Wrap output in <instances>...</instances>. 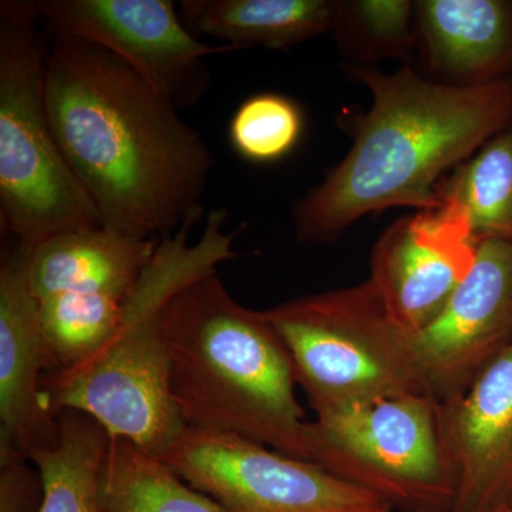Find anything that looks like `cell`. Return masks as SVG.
<instances>
[{"label": "cell", "instance_id": "6da1fadb", "mask_svg": "<svg viewBox=\"0 0 512 512\" xmlns=\"http://www.w3.org/2000/svg\"><path fill=\"white\" fill-rule=\"evenodd\" d=\"M47 35L50 123L103 228L160 239L202 214L215 165L204 137L109 50Z\"/></svg>", "mask_w": 512, "mask_h": 512}, {"label": "cell", "instance_id": "7a4b0ae2", "mask_svg": "<svg viewBox=\"0 0 512 512\" xmlns=\"http://www.w3.org/2000/svg\"><path fill=\"white\" fill-rule=\"evenodd\" d=\"M373 101L353 117L349 153L296 202L293 228L303 244H333L357 220L393 207H440L444 177L512 124L508 79L457 86L404 64L384 73L350 64Z\"/></svg>", "mask_w": 512, "mask_h": 512}, {"label": "cell", "instance_id": "3957f363", "mask_svg": "<svg viewBox=\"0 0 512 512\" xmlns=\"http://www.w3.org/2000/svg\"><path fill=\"white\" fill-rule=\"evenodd\" d=\"M163 320L171 394L185 426L312 461L295 367L264 312L241 305L215 271L181 289Z\"/></svg>", "mask_w": 512, "mask_h": 512}, {"label": "cell", "instance_id": "277c9868", "mask_svg": "<svg viewBox=\"0 0 512 512\" xmlns=\"http://www.w3.org/2000/svg\"><path fill=\"white\" fill-rule=\"evenodd\" d=\"M201 215L160 239L109 342L79 365L47 373L42 386L53 416L64 410L87 414L114 439L133 441L158 457L180 436L185 423L171 394L164 309L185 286L238 256L232 248L237 232L225 231V208L208 212L201 238L192 244Z\"/></svg>", "mask_w": 512, "mask_h": 512}, {"label": "cell", "instance_id": "5b68a950", "mask_svg": "<svg viewBox=\"0 0 512 512\" xmlns=\"http://www.w3.org/2000/svg\"><path fill=\"white\" fill-rule=\"evenodd\" d=\"M43 29L35 2L0 3V220L26 251L63 232L103 227L50 123Z\"/></svg>", "mask_w": 512, "mask_h": 512}, {"label": "cell", "instance_id": "8992f818", "mask_svg": "<svg viewBox=\"0 0 512 512\" xmlns=\"http://www.w3.org/2000/svg\"><path fill=\"white\" fill-rule=\"evenodd\" d=\"M262 312L284 340L298 386L316 416L380 397L423 393L406 333L390 318L370 279Z\"/></svg>", "mask_w": 512, "mask_h": 512}, {"label": "cell", "instance_id": "52a82bcc", "mask_svg": "<svg viewBox=\"0 0 512 512\" xmlns=\"http://www.w3.org/2000/svg\"><path fill=\"white\" fill-rule=\"evenodd\" d=\"M312 463L376 495L393 512H453L457 478L440 404L403 393L308 421Z\"/></svg>", "mask_w": 512, "mask_h": 512}, {"label": "cell", "instance_id": "ba28073f", "mask_svg": "<svg viewBox=\"0 0 512 512\" xmlns=\"http://www.w3.org/2000/svg\"><path fill=\"white\" fill-rule=\"evenodd\" d=\"M160 457L231 512H393L318 464L237 434L185 426Z\"/></svg>", "mask_w": 512, "mask_h": 512}, {"label": "cell", "instance_id": "9c48e42d", "mask_svg": "<svg viewBox=\"0 0 512 512\" xmlns=\"http://www.w3.org/2000/svg\"><path fill=\"white\" fill-rule=\"evenodd\" d=\"M47 30L109 50L177 110L197 106L211 86L205 57L238 52L207 45L185 28L173 0H39Z\"/></svg>", "mask_w": 512, "mask_h": 512}, {"label": "cell", "instance_id": "30bf717a", "mask_svg": "<svg viewBox=\"0 0 512 512\" xmlns=\"http://www.w3.org/2000/svg\"><path fill=\"white\" fill-rule=\"evenodd\" d=\"M511 342L512 241L483 239L470 274L433 322L407 336V349L421 390L441 404L466 392Z\"/></svg>", "mask_w": 512, "mask_h": 512}, {"label": "cell", "instance_id": "8fae6325", "mask_svg": "<svg viewBox=\"0 0 512 512\" xmlns=\"http://www.w3.org/2000/svg\"><path fill=\"white\" fill-rule=\"evenodd\" d=\"M478 242L463 211L446 201L384 229L369 279L397 328L414 335L437 318L473 269Z\"/></svg>", "mask_w": 512, "mask_h": 512}, {"label": "cell", "instance_id": "7c38bea8", "mask_svg": "<svg viewBox=\"0 0 512 512\" xmlns=\"http://www.w3.org/2000/svg\"><path fill=\"white\" fill-rule=\"evenodd\" d=\"M28 254L16 244L0 265V451L32 461L57 444V417L43 379L52 372L37 301L28 281Z\"/></svg>", "mask_w": 512, "mask_h": 512}, {"label": "cell", "instance_id": "4fadbf2b", "mask_svg": "<svg viewBox=\"0 0 512 512\" xmlns=\"http://www.w3.org/2000/svg\"><path fill=\"white\" fill-rule=\"evenodd\" d=\"M440 419L457 478L453 512L512 508V342L466 392L440 404Z\"/></svg>", "mask_w": 512, "mask_h": 512}, {"label": "cell", "instance_id": "5bb4252c", "mask_svg": "<svg viewBox=\"0 0 512 512\" xmlns=\"http://www.w3.org/2000/svg\"><path fill=\"white\" fill-rule=\"evenodd\" d=\"M414 19L431 72L444 83H491L512 66V2L420 0Z\"/></svg>", "mask_w": 512, "mask_h": 512}, {"label": "cell", "instance_id": "9a60e30c", "mask_svg": "<svg viewBox=\"0 0 512 512\" xmlns=\"http://www.w3.org/2000/svg\"><path fill=\"white\" fill-rule=\"evenodd\" d=\"M160 239L126 237L103 227L55 235L28 251L30 291L36 301L67 292L130 295Z\"/></svg>", "mask_w": 512, "mask_h": 512}, {"label": "cell", "instance_id": "2e32d148", "mask_svg": "<svg viewBox=\"0 0 512 512\" xmlns=\"http://www.w3.org/2000/svg\"><path fill=\"white\" fill-rule=\"evenodd\" d=\"M338 2L330 0H183L180 16L194 36L238 50L288 49L328 32Z\"/></svg>", "mask_w": 512, "mask_h": 512}, {"label": "cell", "instance_id": "e0dca14e", "mask_svg": "<svg viewBox=\"0 0 512 512\" xmlns=\"http://www.w3.org/2000/svg\"><path fill=\"white\" fill-rule=\"evenodd\" d=\"M100 512H231L195 490L133 441L111 437L99 483Z\"/></svg>", "mask_w": 512, "mask_h": 512}, {"label": "cell", "instance_id": "ac0fdd59", "mask_svg": "<svg viewBox=\"0 0 512 512\" xmlns=\"http://www.w3.org/2000/svg\"><path fill=\"white\" fill-rule=\"evenodd\" d=\"M57 444L33 458L45 485L42 512H100L101 468L111 436L87 414H57Z\"/></svg>", "mask_w": 512, "mask_h": 512}, {"label": "cell", "instance_id": "d6986e66", "mask_svg": "<svg viewBox=\"0 0 512 512\" xmlns=\"http://www.w3.org/2000/svg\"><path fill=\"white\" fill-rule=\"evenodd\" d=\"M439 197L463 211L478 241H512V124L444 178Z\"/></svg>", "mask_w": 512, "mask_h": 512}, {"label": "cell", "instance_id": "ffe728a7", "mask_svg": "<svg viewBox=\"0 0 512 512\" xmlns=\"http://www.w3.org/2000/svg\"><path fill=\"white\" fill-rule=\"evenodd\" d=\"M128 296L67 292L37 301L52 372L79 365L103 348L119 328Z\"/></svg>", "mask_w": 512, "mask_h": 512}, {"label": "cell", "instance_id": "44dd1931", "mask_svg": "<svg viewBox=\"0 0 512 512\" xmlns=\"http://www.w3.org/2000/svg\"><path fill=\"white\" fill-rule=\"evenodd\" d=\"M301 107L289 97L259 93L248 97L232 116L229 140L251 163H275L288 156L303 133Z\"/></svg>", "mask_w": 512, "mask_h": 512}, {"label": "cell", "instance_id": "7402d4cb", "mask_svg": "<svg viewBox=\"0 0 512 512\" xmlns=\"http://www.w3.org/2000/svg\"><path fill=\"white\" fill-rule=\"evenodd\" d=\"M414 2L409 0H353L338 2L333 30L340 45L356 57L409 55L413 45Z\"/></svg>", "mask_w": 512, "mask_h": 512}, {"label": "cell", "instance_id": "603a6c76", "mask_svg": "<svg viewBox=\"0 0 512 512\" xmlns=\"http://www.w3.org/2000/svg\"><path fill=\"white\" fill-rule=\"evenodd\" d=\"M45 485L32 461L0 451V512H42Z\"/></svg>", "mask_w": 512, "mask_h": 512}, {"label": "cell", "instance_id": "cb8c5ba5", "mask_svg": "<svg viewBox=\"0 0 512 512\" xmlns=\"http://www.w3.org/2000/svg\"><path fill=\"white\" fill-rule=\"evenodd\" d=\"M487 512H512V508H504V510H495V511H487Z\"/></svg>", "mask_w": 512, "mask_h": 512}]
</instances>
